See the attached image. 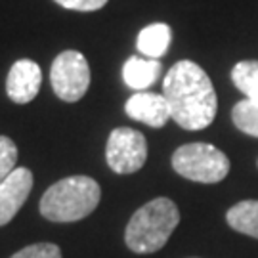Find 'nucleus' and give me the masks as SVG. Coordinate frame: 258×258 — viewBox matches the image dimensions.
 I'll list each match as a JSON object with an SVG mask.
<instances>
[{
	"label": "nucleus",
	"mask_w": 258,
	"mask_h": 258,
	"mask_svg": "<svg viewBox=\"0 0 258 258\" xmlns=\"http://www.w3.org/2000/svg\"><path fill=\"white\" fill-rule=\"evenodd\" d=\"M170 119L185 130H203L216 117L218 100L212 81L201 65L182 59L170 67L163 83Z\"/></svg>",
	"instance_id": "f257e3e1"
},
{
	"label": "nucleus",
	"mask_w": 258,
	"mask_h": 258,
	"mask_svg": "<svg viewBox=\"0 0 258 258\" xmlns=\"http://www.w3.org/2000/svg\"><path fill=\"white\" fill-rule=\"evenodd\" d=\"M178 222L180 211L174 201L166 197H157L132 214L124 230L126 247L138 254L157 252L170 239Z\"/></svg>",
	"instance_id": "f03ea898"
},
{
	"label": "nucleus",
	"mask_w": 258,
	"mask_h": 258,
	"mask_svg": "<svg viewBox=\"0 0 258 258\" xmlns=\"http://www.w3.org/2000/svg\"><path fill=\"white\" fill-rule=\"evenodd\" d=\"M102 199L100 184L90 176H69L50 185L40 199V214L50 222L86 218Z\"/></svg>",
	"instance_id": "7ed1b4c3"
},
{
	"label": "nucleus",
	"mask_w": 258,
	"mask_h": 258,
	"mask_svg": "<svg viewBox=\"0 0 258 258\" xmlns=\"http://www.w3.org/2000/svg\"><path fill=\"white\" fill-rule=\"evenodd\" d=\"M172 168L191 182L216 184L230 172V159L211 144H185L172 155Z\"/></svg>",
	"instance_id": "20e7f679"
},
{
	"label": "nucleus",
	"mask_w": 258,
	"mask_h": 258,
	"mask_svg": "<svg viewBox=\"0 0 258 258\" xmlns=\"http://www.w3.org/2000/svg\"><path fill=\"white\" fill-rule=\"evenodd\" d=\"M50 83L59 100L69 103L79 102L90 86L88 59L77 50L61 52L52 63Z\"/></svg>",
	"instance_id": "39448f33"
},
{
	"label": "nucleus",
	"mask_w": 258,
	"mask_h": 258,
	"mask_svg": "<svg viewBox=\"0 0 258 258\" xmlns=\"http://www.w3.org/2000/svg\"><path fill=\"white\" fill-rule=\"evenodd\" d=\"M105 159L113 172L132 174L146 165L148 159V142L146 136L134 128L120 126L109 134Z\"/></svg>",
	"instance_id": "423d86ee"
},
{
	"label": "nucleus",
	"mask_w": 258,
	"mask_h": 258,
	"mask_svg": "<svg viewBox=\"0 0 258 258\" xmlns=\"http://www.w3.org/2000/svg\"><path fill=\"white\" fill-rule=\"evenodd\" d=\"M33 189V172L19 166L0 184V226H6L19 212Z\"/></svg>",
	"instance_id": "0eeeda50"
},
{
	"label": "nucleus",
	"mask_w": 258,
	"mask_h": 258,
	"mask_svg": "<svg viewBox=\"0 0 258 258\" xmlns=\"http://www.w3.org/2000/svg\"><path fill=\"white\" fill-rule=\"evenodd\" d=\"M42 84V71L33 59H18L6 79L8 98L16 103H29L37 98Z\"/></svg>",
	"instance_id": "6e6552de"
},
{
	"label": "nucleus",
	"mask_w": 258,
	"mask_h": 258,
	"mask_svg": "<svg viewBox=\"0 0 258 258\" xmlns=\"http://www.w3.org/2000/svg\"><path fill=\"white\" fill-rule=\"evenodd\" d=\"M124 111L130 119L144 122L153 128L165 126L170 119V109L163 94L155 92H136L124 103Z\"/></svg>",
	"instance_id": "1a4fd4ad"
},
{
	"label": "nucleus",
	"mask_w": 258,
	"mask_h": 258,
	"mask_svg": "<svg viewBox=\"0 0 258 258\" xmlns=\"http://www.w3.org/2000/svg\"><path fill=\"white\" fill-rule=\"evenodd\" d=\"M161 77V61L151 57L132 55L122 67V79L132 90L144 92Z\"/></svg>",
	"instance_id": "9d476101"
},
{
	"label": "nucleus",
	"mask_w": 258,
	"mask_h": 258,
	"mask_svg": "<svg viewBox=\"0 0 258 258\" xmlns=\"http://www.w3.org/2000/svg\"><path fill=\"white\" fill-rule=\"evenodd\" d=\"M172 40V31L166 23H151L146 29H142L136 40L140 54L151 59H159L161 55L166 54Z\"/></svg>",
	"instance_id": "9b49d317"
},
{
	"label": "nucleus",
	"mask_w": 258,
	"mask_h": 258,
	"mask_svg": "<svg viewBox=\"0 0 258 258\" xmlns=\"http://www.w3.org/2000/svg\"><path fill=\"white\" fill-rule=\"evenodd\" d=\"M226 220L235 231L258 239V201L250 199L233 205L226 214Z\"/></svg>",
	"instance_id": "f8f14e48"
},
{
	"label": "nucleus",
	"mask_w": 258,
	"mask_h": 258,
	"mask_svg": "<svg viewBox=\"0 0 258 258\" xmlns=\"http://www.w3.org/2000/svg\"><path fill=\"white\" fill-rule=\"evenodd\" d=\"M231 81L237 90L247 96L245 100L258 103V61H239L231 71Z\"/></svg>",
	"instance_id": "ddd939ff"
},
{
	"label": "nucleus",
	"mask_w": 258,
	"mask_h": 258,
	"mask_svg": "<svg viewBox=\"0 0 258 258\" xmlns=\"http://www.w3.org/2000/svg\"><path fill=\"white\" fill-rule=\"evenodd\" d=\"M231 119L241 132L258 138V103L250 102V100L237 102L231 111Z\"/></svg>",
	"instance_id": "4468645a"
},
{
	"label": "nucleus",
	"mask_w": 258,
	"mask_h": 258,
	"mask_svg": "<svg viewBox=\"0 0 258 258\" xmlns=\"http://www.w3.org/2000/svg\"><path fill=\"white\" fill-rule=\"evenodd\" d=\"M18 148L8 136H0V184L16 170Z\"/></svg>",
	"instance_id": "2eb2a0df"
},
{
	"label": "nucleus",
	"mask_w": 258,
	"mask_h": 258,
	"mask_svg": "<svg viewBox=\"0 0 258 258\" xmlns=\"http://www.w3.org/2000/svg\"><path fill=\"white\" fill-rule=\"evenodd\" d=\"M10 258H61V250L54 243H35L18 250Z\"/></svg>",
	"instance_id": "dca6fc26"
},
{
	"label": "nucleus",
	"mask_w": 258,
	"mask_h": 258,
	"mask_svg": "<svg viewBox=\"0 0 258 258\" xmlns=\"http://www.w3.org/2000/svg\"><path fill=\"white\" fill-rule=\"evenodd\" d=\"M55 4L77 12H96L107 4V0H54Z\"/></svg>",
	"instance_id": "f3484780"
}]
</instances>
